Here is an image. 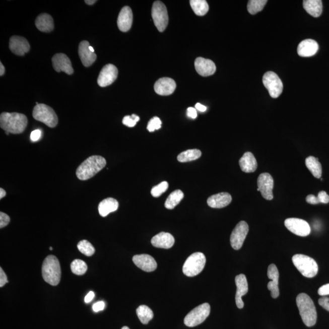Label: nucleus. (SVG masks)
I'll list each match as a JSON object with an SVG mask.
<instances>
[{
	"mask_svg": "<svg viewBox=\"0 0 329 329\" xmlns=\"http://www.w3.org/2000/svg\"><path fill=\"white\" fill-rule=\"evenodd\" d=\"M27 124V117L22 113L3 112L0 115V126L6 132L13 135L24 132Z\"/></svg>",
	"mask_w": 329,
	"mask_h": 329,
	"instance_id": "nucleus-1",
	"label": "nucleus"
},
{
	"mask_svg": "<svg viewBox=\"0 0 329 329\" xmlns=\"http://www.w3.org/2000/svg\"><path fill=\"white\" fill-rule=\"evenodd\" d=\"M106 165V159L101 156H92L84 161L77 168L76 174L81 180L91 179Z\"/></svg>",
	"mask_w": 329,
	"mask_h": 329,
	"instance_id": "nucleus-2",
	"label": "nucleus"
},
{
	"mask_svg": "<svg viewBox=\"0 0 329 329\" xmlns=\"http://www.w3.org/2000/svg\"><path fill=\"white\" fill-rule=\"evenodd\" d=\"M296 304L302 321L307 327H312L317 321V312L315 305L310 297L305 293H301L297 296Z\"/></svg>",
	"mask_w": 329,
	"mask_h": 329,
	"instance_id": "nucleus-3",
	"label": "nucleus"
},
{
	"mask_svg": "<svg viewBox=\"0 0 329 329\" xmlns=\"http://www.w3.org/2000/svg\"><path fill=\"white\" fill-rule=\"evenodd\" d=\"M43 279L48 284L56 286L61 279V269L59 260L54 255H48L43 261L42 269Z\"/></svg>",
	"mask_w": 329,
	"mask_h": 329,
	"instance_id": "nucleus-4",
	"label": "nucleus"
},
{
	"mask_svg": "<svg viewBox=\"0 0 329 329\" xmlns=\"http://www.w3.org/2000/svg\"><path fill=\"white\" fill-rule=\"evenodd\" d=\"M294 266L307 278H312L318 272V266L313 258L303 254H296L292 257Z\"/></svg>",
	"mask_w": 329,
	"mask_h": 329,
	"instance_id": "nucleus-5",
	"label": "nucleus"
},
{
	"mask_svg": "<svg viewBox=\"0 0 329 329\" xmlns=\"http://www.w3.org/2000/svg\"><path fill=\"white\" fill-rule=\"evenodd\" d=\"M206 258L202 252H195L187 258L183 264V274L188 277H194L199 275L205 269Z\"/></svg>",
	"mask_w": 329,
	"mask_h": 329,
	"instance_id": "nucleus-6",
	"label": "nucleus"
},
{
	"mask_svg": "<svg viewBox=\"0 0 329 329\" xmlns=\"http://www.w3.org/2000/svg\"><path fill=\"white\" fill-rule=\"evenodd\" d=\"M33 116L35 120L42 122L49 127H56L58 124L56 112L51 107L45 104L36 105L34 107Z\"/></svg>",
	"mask_w": 329,
	"mask_h": 329,
	"instance_id": "nucleus-7",
	"label": "nucleus"
},
{
	"mask_svg": "<svg viewBox=\"0 0 329 329\" xmlns=\"http://www.w3.org/2000/svg\"><path fill=\"white\" fill-rule=\"evenodd\" d=\"M210 313L211 306L208 303L200 305L187 314L184 319V324L190 327L199 325L205 321Z\"/></svg>",
	"mask_w": 329,
	"mask_h": 329,
	"instance_id": "nucleus-8",
	"label": "nucleus"
},
{
	"mask_svg": "<svg viewBox=\"0 0 329 329\" xmlns=\"http://www.w3.org/2000/svg\"><path fill=\"white\" fill-rule=\"evenodd\" d=\"M154 25L160 32L164 31L168 24V15L167 8L161 1L154 3L151 11Z\"/></svg>",
	"mask_w": 329,
	"mask_h": 329,
	"instance_id": "nucleus-9",
	"label": "nucleus"
},
{
	"mask_svg": "<svg viewBox=\"0 0 329 329\" xmlns=\"http://www.w3.org/2000/svg\"><path fill=\"white\" fill-rule=\"evenodd\" d=\"M263 83L273 98H277L283 91V84L275 72H268L263 77Z\"/></svg>",
	"mask_w": 329,
	"mask_h": 329,
	"instance_id": "nucleus-10",
	"label": "nucleus"
},
{
	"mask_svg": "<svg viewBox=\"0 0 329 329\" xmlns=\"http://www.w3.org/2000/svg\"><path fill=\"white\" fill-rule=\"evenodd\" d=\"M249 232V226L245 221H240L232 232L230 241L231 246L235 250H239L242 247L244 240Z\"/></svg>",
	"mask_w": 329,
	"mask_h": 329,
	"instance_id": "nucleus-11",
	"label": "nucleus"
},
{
	"mask_svg": "<svg viewBox=\"0 0 329 329\" xmlns=\"http://www.w3.org/2000/svg\"><path fill=\"white\" fill-rule=\"evenodd\" d=\"M285 226L293 234L300 237H306L310 234V225L306 221L299 218H288L285 221Z\"/></svg>",
	"mask_w": 329,
	"mask_h": 329,
	"instance_id": "nucleus-12",
	"label": "nucleus"
},
{
	"mask_svg": "<svg viewBox=\"0 0 329 329\" xmlns=\"http://www.w3.org/2000/svg\"><path fill=\"white\" fill-rule=\"evenodd\" d=\"M257 185V191L260 192L264 199L267 200L273 199L274 180L270 174L268 173L260 174L258 177Z\"/></svg>",
	"mask_w": 329,
	"mask_h": 329,
	"instance_id": "nucleus-13",
	"label": "nucleus"
},
{
	"mask_svg": "<svg viewBox=\"0 0 329 329\" xmlns=\"http://www.w3.org/2000/svg\"><path fill=\"white\" fill-rule=\"evenodd\" d=\"M118 69L112 64H107L102 69L98 78V85L105 87L115 82L118 77Z\"/></svg>",
	"mask_w": 329,
	"mask_h": 329,
	"instance_id": "nucleus-14",
	"label": "nucleus"
},
{
	"mask_svg": "<svg viewBox=\"0 0 329 329\" xmlns=\"http://www.w3.org/2000/svg\"><path fill=\"white\" fill-rule=\"evenodd\" d=\"M52 66L57 72H63L71 75L74 74V69L69 57L65 54L58 53L52 58Z\"/></svg>",
	"mask_w": 329,
	"mask_h": 329,
	"instance_id": "nucleus-15",
	"label": "nucleus"
},
{
	"mask_svg": "<svg viewBox=\"0 0 329 329\" xmlns=\"http://www.w3.org/2000/svg\"><path fill=\"white\" fill-rule=\"evenodd\" d=\"M235 284L237 286V292H236L235 295L236 305L238 308L241 309L244 307L242 297L246 295L248 292V284H247L246 276L241 274V275L236 276Z\"/></svg>",
	"mask_w": 329,
	"mask_h": 329,
	"instance_id": "nucleus-16",
	"label": "nucleus"
},
{
	"mask_svg": "<svg viewBox=\"0 0 329 329\" xmlns=\"http://www.w3.org/2000/svg\"><path fill=\"white\" fill-rule=\"evenodd\" d=\"M10 48L14 54L24 56L30 50V45L25 38L14 36L11 37Z\"/></svg>",
	"mask_w": 329,
	"mask_h": 329,
	"instance_id": "nucleus-17",
	"label": "nucleus"
},
{
	"mask_svg": "<svg viewBox=\"0 0 329 329\" xmlns=\"http://www.w3.org/2000/svg\"><path fill=\"white\" fill-rule=\"evenodd\" d=\"M154 88L156 94L162 96H167L173 94L176 88V84L173 79L162 78L156 81Z\"/></svg>",
	"mask_w": 329,
	"mask_h": 329,
	"instance_id": "nucleus-18",
	"label": "nucleus"
},
{
	"mask_svg": "<svg viewBox=\"0 0 329 329\" xmlns=\"http://www.w3.org/2000/svg\"><path fill=\"white\" fill-rule=\"evenodd\" d=\"M133 260L137 267L144 272H152L157 269V265L155 259L150 255H136L134 256Z\"/></svg>",
	"mask_w": 329,
	"mask_h": 329,
	"instance_id": "nucleus-19",
	"label": "nucleus"
},
{
	"mask_svg": "<svg viewBox=\"0 0 329 329\" xmlns=\"http://www.w3.org/2000/svg\"><path fill=\"white\" fill-rule=\"evenodd\" d=\"M267 275L268 277L272 280L268 284V289L270 291L272 298H277L279 296V273L277 267L275 264H271L269 267Z\"/></svg>",
	"mask_w": 329,
	"mask_h": 329,
	"instance_id": "nucleus-20",
	"label": "nucleus"
},
{
	"mask_svg": "<svg viewBox=\"0 0 329 329\" xmlns=\"http://www.w3.org/2000/svg\"><path fill=\"white\" fill-rule=\"evenodd\" d=\"M194 67L198 74L202 77H209L216 72V65L213 61L203 57H198L195 60Z\"/></svg>",
	"mask_w": 329,
	"mask_h": 329,
	"instance_id": "nucleus-21",
	"label": "nucleus"
},
{
	"mask_svg": "<svg viewBox=\"0 0 329 329\" xmlns=\"http://www.w3.org/2000/svg\"><path fill=\"white\" fill-rule=\"evenodd\" d=\"M89 42L87 40H83L79 45V56L84 66L88 68L91 66L97 59V54L89 49Z\"/></svg>",
	"mask_w": 329,
	"mask_h": 329,
	"instance_id": "nucleus-22",
	"label": "nucleus"
},
{
	"mask_svg": "<svg viewBox=\"0 0 329 329\" xmlns=\"http://www.w3.org/2000/svg\"><path fill=\"white\" fill-rule=\"evenodd\" d=\"M133 22V11L129 7L122 8L117 20L119 30L122 32H127L130 30Z\"/></svg>",
	"mask_w": 329,
	"mask_h": 329,
	"instance_id": "nucleus-23",
	"label": "nucleus"
},
{
	"mask_svg": "<svg viewBox=\"0 0 329 329\" xmlns=\"http://www.w3.org/2000/svg\"><path fill=\"white\" fill-rule=\"evenodd\" d=\"M151 242L153 246L158 248L170 249L174 245L175 240L170 233L162 232L154 236Z\"/></svg>",
	"mask_w": 329,
	"mask_h": 329,
	"instance_id": "nucleus-24",
	"label": "nucleus"
},
{
	"mask_svg": "<svg viewBox=\"0 0 329 329\" xmlns=\"http://www.w3.org/2000/svg\"><path fill=\"white\" fill-rule=\"evenodd\" d=\"M231 202V195L223 192L210 196L208 200V205L212 208L221 209L228 206Z\"/></svg>",
	"mask_w": 329,
	"mask_h": 329,
	"instance_id": "nucleus-25",
	"label": "nucleus"
},
{
	"mask_svg": "<svg viewBox=\"0 0 329 329\" xmlns=\"http://www.w3.org/2000/svg\"><path fill=\"white\" fill-rule=\"evenodd\" d=\"M318 43L313 39H306L299 43L298 53L301 57H311L314 56L318 51Z\"/></svg>",
	"mask_w": 329,
	"mask_h": 329,
	"instance_id": "nucleus-26",
	"label": "nucleus"
},
{
	"mask_svg": "<svg viewBox=\"0 0 329 329\" xmlns=\"http://www.w3.org/2000/svg\"><path fill=\"white\" fill-rule=\"evenodd\" d=\"M239 165L241 170L244 173H253L257 170V162L252 153L246 152L240 159Z\"/></svg>",
	"mask_w": 329,
	"mask_h": 329,
	"instance_id": "nucleus-27",
	"label": "nucleus"
},
{
	"mask_svg": "<svg viewBox=\"0 0 329 329\" xmlns=\"http://www.w3.org/2000/svg\"><path fill=\"white\" fill-rule=\"evenodd\" d=\"M35 24L38 30L43 33H49L53 30L54 26L52 17L45 13L40 14L37 17Z\"/></svg>",
	"mask_w": 329,
	"mask_h": 329,
	"instance_id": "nucleus-28",
	"label": "nucleus"
},
{
	"mask_svg": "<svg viewBox=\"0 0 329 329\" xmlns=\"http://www.w3.org/2000/svg\"><path fill=\"white\" fill-rule=\"evenodd\" d=\"M118 206L119 204L117 200L112 199V198H107L99 204V214L101 217H106L110 213L116 211L118 209Z\"/></svg>",
	"mask_w": 329,
	"mask_h": 329,
	"instance_id": "nucleus-29",
	"label": "nucleus"
},
{
	"mask_svg": "<svg viewBox=\"0 0 329 329\" xmlns=\"http://www.w3.org/2000/svg\"><path fill=\"white\" fill-rule=\"evenodd\" d=\"M303 7L311 16L319 17L321 15L322 4L321 0H304Z\"/></svg>",
	"mask_w": 329,
	"mask_h": 329,
	"instance_id": "nucleus-30",
	"label": "nucleus"
},
{
	"mask_svg": "<svg viewBox=\"0 0 329 329\" xmlns=\"http://www.w3.org/2000/svg\"><path fill=\"white\" fill-rule=\"evenodd\" d=\"M305 165L311 174L316 178H321L322 175V166L318 158L313 156L308 157L305 159Z\"/></svg>",
	"mask_w": 329,
	"mask_h": 329,
	"instance_id": "nucleus-31",
	"label": "nucleus"
},
{
	"mask_svg": "<svg viewBox=\"0 0 329 329\" xmlns=\"http://www.w3.org/2000/svg\"><path fill=\"white\" fill-rule=\"evenodd\" d=\"M136 313L142 324H147L153 318L154 313L152 310L147 305H142L136 310Z\"/></svg>",
	"mask_w": 329,
	"mask_h": 329,
	"instance_id": "nucleus-32",
	"label": "nucleus"
},
{
	"mask_svg": "<svg viewBox=\"0 0 329 329\" xmlns=\"http://www.w3.org/2000/svg\"><path fill=\"white\" fill-rule=\"evenodd\" d=\"M184 197L183 192L180 190H175L171 193L165 203V207L167 209H173L179 205Z\"/></svg>",
	"mask_w": 329,
	"mask_h": 329,
	"instance_id": "nucleus-33",
	"label": "nucleus"
},
{
	"mask_svg": "<svg viewBox=\"0 0 329 329\" xmlns=\"http://www.w3.org/2000/svg\"><path fill=\"white\" fill-rule=\"evenodd\" d=\"M190 4L192 10L197 16H205L209 10V5L206 0H191Z\"/></svg>",
	"mask_w": 329,
	"mask_h": 329,
	"instance_id": "nucleus-34",
	"label": "nucleus"
},
{
	"mask_svg": "<svg viewBox=\"0 0 329 329\" xmlns=\"http://www.w3.org/2000/svg\"><path fill=\"white\" fill-rule=\"evenodd\" d=\"M202 156V151L197 149L188 150L179 154L177 161L180 162H188L199 159Z\"/></svg>",
	"mask_w": 329,
	"mask_h": 329,
	"instance_id": "nucleus-35",
	"label": "nucleus"
},
{
	"mask_svg": "<svg viewBox=\"0 0 329 329\" xmlns=\"http://www.w3.org/2000/svg\"><path fill=\"white\" fill-rule=\"evenodd\" d=\"M267 3V0H250L247 6V11L252 15H255L264 10Z\"/></svg>",
	"mask_w": 329,
	"mask_h": 329,
	"instance_id": "nucleus-36",
	"label": "nucleus"
},
{
	"mask_svg": "<svg viewBox=\"0 0 329 329\" xmlns=\"http://www.w3.org/2000/svg\"><path fill=\"white\" fill-rule=\"evenodd\" d=\"M72 272L75 275L81 276L85 274L87 270V266L85 261L80 259H76L71 264Z\"/></svg>",
	"mask_w": 329,
	"mask_h": 329,
	"instance_id": "nucleus-37",
	"label": "nucleus"
},
{
	"mask_svg": "<svg viewBox=\"0 0 329 329\" xmlns=\"http://www.w3.org/2000/svg\"><path fill=\"white\" fill-rule=\"evenodd\" d=\"M77 247L79 251L87 257H90L94 255L95 252L94 246L89 241L86 240L80 241L78 243Z\"/></svg>",
	"mask_w": 329,
	"mask_h": 329,
	"instance_id": "nucleus-38",
	"label": "nucleus"
},
{
	"mask_svg": "<svg viewBox=\"0 0 329 329\" xmlns=\"http://www.w3.org/2000/svg\"><path fill=\"white\" fill-rule=\"evenodd\" d=\"M168 188V183L166 181L160 183L159 185L155 186L151 191V193L153 197L158 198L166 191Z\"/></svg>",
	"mask_w": 329,
	"mask_h": 329,
	"instance_id": "nucleus-39",
	"label": "nucleus"
},
{
	"mask_svg": "<svg viewBox=\"0 0 329 329\" xmlns=\"http://www.w3.org/2000/svg\"><path fill=\"white\" fill-rule=\"evenodd\" d=\"M140 120V117L139 116L135 114H133L131 116L127 115L125 116L123 119V124L125 126L133 127H135L136 125V123Z\"/></svg>",
	"mask_w": 329,
	"mask_h": 329,
	"instance_id": "nucleus-40",
	"label": "nucleus"
},
{
	"mask_svg": "<svg viewBox=\"0 0 329 329\" xmlns=\"http://www.w3.org/2000/svg\"><path fill=\"white\" fill-rule=\"evenodd\" d=\"M161 120L159 118L155 116L150 120L148 124L147 129L151 133L154 132L155 130L159 129L161 127Z\"/></svg>",
	"mask_w": 329,
	"mask_h": 329,
	"instance_id": "nucleus-41",
	"label": "nucleus"
},
{
	"mask_svg": "<svg viewBox=\"0 0 329 329\" xmlns=\"http://www.w3.org/2000/svg\"><path fill=\"white\" fill-rule=\"evenodd\" d=\"M10 222V217L4 212H0V228L7 226Z\"/></svg>",
	"mask_w": 329,
	"mask_h": 329,
	"instance_id": "nucleus-42",
	"label": "nucleus"
},
{
	"mask_svg": "<svg viewBox=\"0 0 329 329\" xmlns=\"http://www.w3.org/2000/svg\"><path fill=\"white\" fill-rule=\"evenodd\" d=\"M319 203L327 204L329 203V196L324 191H320L318 194Z\"/></svg>",
	"mask_w": 329,
	"mask_h": 329,
	"instance_id": "nucleus-43",
	"label": "nucleus"
},
{
	"mask_svg": "<svg viewBox=\"0 0 329 329\" xmlns=\"http://www.w3.org/2000/svg\"><path fill=\"white\" fill-rule=\"evenodd\" d=\"M42 138V131L40 129H36L33 131L31 134V140L32 142H37L39 141Z\"/></svg>",
	"mask_w": 329,
	"mask_h": 329,
	"instance_id": "nucleus-44",
	"label": "nucleus"
},
{
	"mask_svg": "<svg viewBox=\"0 0 329 329\" xmlns=\"http://www.w3.org/2000/svg\"><path fill=\"white\" fill-rule=\"evenodd\" d=\"M318 303L325 310L329 311V298L327 297H322L318 301Z\"/></svg>",
	"mask_w": 329,
	"mask_h": 329,
	"instance_id": "nucleus-45",
	"label": "nucleus"
},
{
	"mask_svg": "<svg viewBox=\"0 0 329 329\" xmlns=\"http://www.w3.org/2000/svg\"><path fill=\"white\" fill-rule=\"evenodd\" d=\"M318 294L321 296L329 295V284L322 285L320 287L318 290Z\"/></svg>",
	"mask_w": 329,
	"mask_h": 329,
	"instance_id": "nucleus-46",
	"label": "nucleus"
},
{
	"mask_svg": "<svg viewBox=\"0 0 329 329\" xmlns=\"http://www.w3.org/2000/svg\"><path fill=\"white\" fill-rule=\"evenodd\" d=\"M7 276L6 275L4 271L3 270L2 268L0 269V287H3L4 285L8 283Z\"/></svg>",
	"mask_w": 329,
	"mask_h": 329,
	"instance_id": "nucleus-47",
	"label": "nucleus"
},
{
	"mask_svg": "<svg viewBox=\"0 0 329 329\" xmlns=\"http://www.w3.org/2000/svg\"><path fill=\"white\" fill-rule=\"evenodd\" d=\"M306 202L310 205H318L319 203L318 197L313 194H309L306 198Z\"/></svg>",
	"mask_w": 329,
	"mask_h": 329,
	"instance_id": "nucleus-48",
	"label": "nucleus"
},
{
	"mask_svg": "<svg viewBox=\"0 0 329 329\" xmlns=\"http://www.w3.org/2000/svg\"><path fill=\"white\" fill-rule=\"evenodd\" d=\"M105 308V303L103 301H98L97 303H95L93 305V310L95 311V312H98L103 310Z\"/></svg>",
	"mask_w": 329,
	"mask_h": 329,
	"instance_id": "nucleus-49",
	"label": "nucleus"
},
{
	"mask_svg": "<svg viewBox=\"0 0 329 329\" xmlns=\"http://www.w3.org/2000/svg\"><path fill=\"white\" fill-rule=\"evenodd\" d=\"M196 109L193 107H188L187 109V116L191 118L195 119L197 117Z\"/></svg>",
	"mask_w": 329,
	"mask_h": 329,
	"instance_id": "nucleus-50",
	"label": "nucleus"
},
{
	"mask_svg": "<svg viewBox=\"0 0 329 329\" xmlns=\"http://www.w3.org/2000/svg\"><path fill=\"white\" fill-rule=\"evenodd\" d=\"M95 293L94 292H90L85 297L84 301H85L86 303H89L91 302L93 299L94 298Z\"/></svg>",
	"mask_w": 329,
	"mask_h": 329,
	"instance_id": "nucleus-51",
	"label": "nucleus"
},
{
	"mask_svg": "<svg viewBox=\"0 0 329 329\" xmlns=\"http://www.w3.org/2000/svg\"><path fill=\"white\" fill-rule=\"evenodd\" d=\"M195 107H196V110H199V111L202 112H205L207 110V107L200 103H197Z\"/></svg>",
	"mask_w": 329,
	"mask_h": 329,
	"instance_id": "nucleus-52",
	"label": "nucleus"
},
{
	"mask_svg": "<svg viewBox=\"0 0 329 329\" xmlns=\"http://www.w3.org/2000/svg\"><path fill=\"white\" fill-rule=\"evenodd\" d=\"M6 195H7V191L4 188H0V200L4 199Z\"/></svg>",
	"mask_w": 329,
	"mask_h": 329,
	"instance_id": "nucleus-53",
	"label": "nucleus"
},
{
	"mask_svg": "<svg viewBox=\"0 0 329 329\" xmlns=\"http://www.w3.org/2000/svg\"><path fill=\"white\" fill-rule=\"evenodd\" d=\"M5 67L4 65H3V63L1 62L0 63V76L2 77V76L5 74Z\"/></svg>",
	"mask_w": 329,
	"mask_h": 329,
	"instance_id": "nucleus-54",
	"label": "nucleus"
},
{
	"mask_svg": "<svg viewBox=\"0 0 329 329\" xmlns=\"http://www.w3.org/2000/svg\"><path fill=\"white\" fill-rule=\"evenodd\" d=\"M96 2H97L96 0H91V1H90V0H86V1H85L86 4L89 5H94Z\"/></svg>",
	"mask_w": 329,
	"mask_h": 329,
	"instance_id": "nucleus-55",
	"label": "nucleus"
},
{
	"mask_svg": "<svg viewBox=\"0 0 329 329\" xmlns=\"http://www.w3.org/2000/svg\"><path fill=\"white\" fill-rule=\"evenodd\" d=\"M89 49H90V50L92 52H94V51H95L94 49V48L92 47V46H89Z\"/></svg>",
	"mask_w": 329,
	"mask_h": 329,
	"instance_id": "nucleus-56",
	"label": "nucleus"
},
{
	"mask_svg": "<svg viewBox=\"0 0 329 329\" xmlns=\"http://www.w3.org/2000/svg\"><path fill=\"white\" fill-rule=\"evenodd\" d=\"M121 329H129V328L127 327V326H124V327H122Z\"/></svg>",
	"mask_w": 329,
	"mask_h": 329,
	"instance_id": "nucleus-57",
	"label": "nucleus"
},
{
	"mask_svg": "<svg viewBox=\"0 0 329 329\" xmlns=\"http://www.w3.org/2000/svg\"><path fill=\"white\" fill-rule=\"evenodd\" d=\"M49 250H51V251H52V247H49Z\"/></svg>",
	"mask_w": 329,
	"mask_h": 329,
	"instance_id": "nucleus-58",
	"label": "nucleus"
},
{
	"mask_svg": "<svg viewBox=\"0 0 329 329\" xmlns=\"http://www.w3.org/2000/svg\"><path fill=\"white\" fill-rule=\"evenodd\" d=\"M6 134H7V135H9V134H10V133L6 132Z\"/></svg>",
	"mask_w": 329,
	"mask_h": 329,
	"instance_id": "nucleus-59",
	"label": "nucleus"
}]
</instances>
